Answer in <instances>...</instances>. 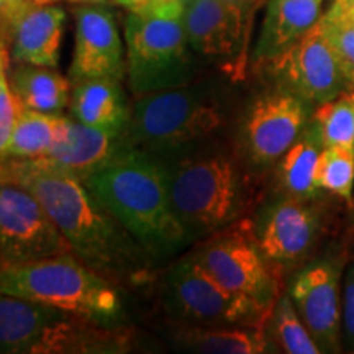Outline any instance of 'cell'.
Instances as JSON below:
<instances>
[{"mask_svg": "<svg viewBox=\"0 0 354 354\" xmlns=\"http://www.w3.org/2000/svg\"><path fill=\"white\" fill-rule=\"evenodd\" d=\"M190 254L223 287L276 307L282 294V269L261 251L253 218L245 216L209 234Z\"/></svg>", "mask_w": 354, "mask_h": 354, "instance_id": "obj_9", "label": "cell"}, {"mask_svg": "<svg viewBox=\"0 0 354 354\" xmlns=\"http://www.w3.org/2000/svg\"><path fill=\"white\" fill-rule=\"evenodd\" d=\"M8 76V55L6 50V44L0 41V82L3 81V77Z\"/></svg>", "mask_w": 354, "mask_h": 354, "instance_id": "obj_34", "label": "cell"}, {"mask_svg": "<svg viewBox=\"0 0 354 354\" xmlns=\"http://www.w3.org/2000/svg\"><path fill=\"white\" fill-rule=\"evenodd\" d=\"M344 268L343 254L308 261L287 292L322 353L342 351Z\"/></svg>", "mask_w": 354, "mask_h": 354, "instance_id": "obj_12", "label": "cell"}, {"mask_svg": "<svg viewBox=\"0 0 354 354\" xmlns=\"http://www.w3.org/2000/svg\"><path fill=\"white\" fill-rule=\"evenodd\" d=\"M162 161L172 207L192 243L245 218L253 205L254 184L233 151L205 145Z\"/></svg>", "mask_w": 354, "mask_h": 354, "instance_id": "obj_3", "label": "cell"}, {"mask_svg": "<svg viewBox=\"0 0 354 354\" xmlns=\"http://www.w3.org/2000/svg\"><path fill=\"white\" fill-rule=\"evenodd\" d=\"M225 2L232 3V6L240 8V10L245 13L248 19L251 20L253 19L254 12L258 10L261 6H263L266 0H225Z\"/></svg>", "mask_w": 354, "mask_h": 354, "instance_id": "obj_32", "label": "cell"}, {"mask_svg": "<svg viewBox=\"0 0 354 354\" xmlns=\"http://www.w3.org/2000/svg\"><path fill=\"white\" fill-rule=\"evenodd\" d=\"M64 24L66 13L55 3L30 6L13 25L8 39L12 59L17 64L57 68Z\"/></svg>", "mask_w": 354, "mask_h": 354, "instance_id": "obj_18", "label": "cell"}, {"mask_svg": "<svg viewBox=\"0 0 354 354\" xmlns=\"http://www.w3.org/2000/svg\"><path fill=\"white\" fill-rule=\"evenodd\" d=\"M343 338L354 351V261L344 268L343 276Z\"/></svg>", "mask_w": 354, "mask_h": 354, "instance_id": "obj_30", "label": "cell"}, {"mask_svg": "<svg viewBox=\"0 0 354 354\" xmlns=\"http://www.w3.org/2000/svg\"><path fill=\"white\" fill-rule=\"evenodd\" d=\"M76 15V46L71 64L73 82L112 77L122 81L127 73L125 53L117 20L110 7L79 3Z\"/></svg>", "mask_w": 354, "mask_h": 354, "instance_id": "obj_15", "label": "cell"}, {"mask_svg": "<svg viewBox=\"0 0 354 354\" xmlns=\"http://www.w3.org/2000/svg\"><path fill=\"white\" fill-rule=\"evenodd\" d=\"M183 2L185 3V6H187V2H189V0H183Z\"/></svg>", "mask_w": 354, "mask_h": 354, "instance_id": "obj_38", "label": "cell"}, {"mask_svg": "<svg viewBox=\"0 0 354 354\" xmlns=\"http://www.w3.org/2000/svg\"><path fill=\"white\" fill-rule=\"evenodd\" d=\"M184 10L183 0H153L128 15L127 74L136 99L190 81L192 68Z\"/></svg>", "mask_w": 354, "mask_h": 354, "instance_id": "obj_6", "label": "cell"}, {"mask_svg": "<svg viewBox=\"0 0 354 354\" xmlns=\"http://www.w3.org/2000/svg\"><path fill=\"white\" fill-rule=\"evenodd\" d=\"M313 105L286 88L264 92L251 102L241 125V143L256 167L276 166L312 120Z\"/></svg>", "mask_w": 354, "mask_h": 354, "instance_id": "obj_13", "label": "cell"}, {"mask_svg": "<svg viewBox=\"0 0 354 354\" xmlns=\"http://www.w3.org/2000/svg\"><path fill=\"white\" fill-rule=\"evenodd\" d=\"M112 2L120 7L128 8L130 12H136V10H141V8H145L149 2H153V0H112Z\"/></svg>", "mask_w": 354, "mask_h": 354, "instance_id": "obj_33", "label": "cell"}, {"mask_svg": "<svg viewBox=\"0 0 354 354\" xmlns=\"http://www.w3.org/2000/svg\"><path fill=\"white\" fill-rule=\"evenodd\" d=\"M86 185L151 258L174 256L192 245L172 207L167 167L154 154L127 145Z\"/></svg>", "mask_w": 354, "mask_h": 354, "instance_id": "obj_2", "label": "cell"}, {"mask_svg": "<svg viewBox=\"0 0 354 354\" xmlns=\"http://www.w3.org/2000/svg\"><path fill=\"white\" fill-rule=\"evenodd\" d=\"M125 131H109L84 125L73 117H63L51 151L32 159L38 166L50 167L77 177L86 183L109 159L125 148Z\"/></svg>", "mask_w": 354, "mask_h": 354, "instance_id": "obj_16", "label": "cell"}, {"mask_svg": "<svg viewBox=\"0 0 354 354\" xmlns=\"http://www.w3.org/2000/svg\"><path fill=\"white\" fill-rule=\"evenodd\" d=\"M271 338L282 353L287 354H320L322 349L300 318L289 294H281L274 307L271 322Z\"/></svg>", "mask_w": 354, "mask_h": 354, "instance_id": "obj_26", "label": "cell"}, {"mask_svg": "<svg viewBox=\"0 0 354 354\" xmlns=\"http://www.w3.org/2000/svg\"><path fill=\"white\" fill-rule=\"evenodd\" d=\"M264 68L269 69L277 87L299 95L310 105L333 99L351 87L346 69L323 32L320 20Z\"/></svg>", "mask_w": 354, "mask_h": 354, "instance_id": "obj_11", "label": "cell"}, {"mask_svg": "<svg viewBox=\"0 0 354 354\" xmlns=\"http://www.w3.org/2000/svg\"><path fill=\"white\" fill-rule=\"evenodd\" d=\"M227 120V107L218 95L185 84L138 97L125 138L133 148L169 159L209 145Z\"/></svg>", "mask_w": 354, "mask_h": 354, "instance_id": "obj_5", "label": "cell"}, {"mask_svg": "<svg viewBox=\"0 0 354 354\" xmlns=\"http://www.w3.org/2000/svg\"><path fill=\"white\" fill-rule=\"evenodd\" d=\"M63 115L26 109L20 104L19 118L7 146V159H35L51 151L59 133Z\"/></svg>", "mask_w": 354, "mask_h": 354, "instance_id": "obj_24", "label": "cell"}, {"mask_svg": "<svg viewBox=\"0 0 354 354\" xmlns=\"http://www.w3.org/2000/svg\"><path fill=\"white\" fill-rule=\"evenodd\" d=\"M59 0H32V3L35 6H50V3H56Z\"/></svg>", "mask_w": 354, "mask_h": 354, "instance_id": "obj_35", "label": "cell"}, {"mask_svg": "<svg viewBox=\"0 0 354 354\" xmlns=\"http://www.w3.org/2000/svg\"><path fill=\"white\" fill-rule=\"evenodd\" d=\"M317 187L351 202L354 190V149L326 146L322 149L315 172Z\"/></svg>", "mask_w": 354, "mask_h": 354, "instance_id": "obj_27", "label": "cell"}, {"mask_svg": "<svg viewBox=\"0 0 354 354\" xmlns=\"http://www.w3.org/2000/svg\"><path fill=\"white\" fill-rule=\"evenodd\" d=\"M254 232L266 259L279 269L304 263L323 233V212L317 197L281 194L254 220Z\"/></svg>", "mask_w": 354, "mask_h": 354, "instance_id": "obj_14", "label": "cell"}, {"mask_svg": "<svg viewBox=\"0 0 354 354\" xmlns=\"http://www.w3.org/2000/svg\"><path fill=\"white\" fill-rule=\"evenodd\" d=\"M74 253L32 192L0 183V264H24Z\"/></svg>", "mask_w": 354, "mask_h": 354, "instance_id": "obj_10", "label": "cell"}, {"mask_svg": "<svg viewBox=\"0 0 354 354\" xmlns=\"http://www.w3.org/2000/svg\"><path fill=\"white\" fill-rule=\"evenodd\" d=\"M322 149L323 146L317 131L313 130L312 123H308L297 141L276 162V177L281 194L305 198L318 196L320 189L317 187L315 172Z\"/></svg>", "mask_w": 354, "mask_h": 354, "instance_id": "obj_23", "label": "cell"}, {"mask_svg": "<svg viewBox=\"0 0 354 354\" xmlns=\"http://www.w3.org/2000/svg\"><path fill=\"white\" fill-rule=\"evenodd\" d=\"M20 112V102L13 94L8 76L0 82V165L7 161V146L10 143L13 128Z\"/></svg>", "mask_w": 354, "mask_h": 354, "instance_id": "obj_29", "label": "cell"}, {"mask_svg": "<svg viewBox=\"0 0 354 354\" xmlns=\"http://www.w3.org/2000/svg\"><path fill=\"white\" fill-rule=\"evenodd\" d=\"M166 310L184 325L266 326L274 308L232 292L215 281L192 254L171 266L162 282Z\"/></svg>", "mask_w": 354, "mask_h": 354, "instance_id": "obj_8", "label": "cell"}, {"mask_svg": "<svg viewBox=\"0 0 354 354\" xmlns=\"http://www.w3.org/2000/svg\"><path fill=\"white\" fill-rule=\"evenodd\" d=\"M66 2H73V3H100V2H105V0H66Z\"/></svg>", "mask_w": 354, "mask_h": 354, "instance_id": "obj_36", "label": "cell"}, {"mask_svg": "<svg viewBox=\"0 0 354 354\" xmlns=\"http://www.w3.org/2000/svg\"><path fill=\"white\" fill-rule=\"evenodd\" d=\"M8 84L26 109L51 115H63L69 109L71 81L56 68L17 64L8 74Z\"/></svg>", "mask_w": 354, "mask_h": 354, "instance_id": "obj_22", "label": "cell"}, {"mask_svg": "<svg viewBox=\"0 0 354 354\" xmlns=\"http://www.w3.org/2000/svg\"><path fill=\"white\" fill-rule=\"evenodd\" d=\"M69 112L84 125L109 131H125L131 115L120 81L112 77L74 82Z\"/></svg>", "mask_w": 354, "mask_h": 354, "instance_id": "obj_20", "label": "cell"}, {"mask_svg": "<svg viewBox=\"0 0 354 354\" xmlns=\"http://www.w3.org/2000/svg\"><path fill=\"white\" fill-rule=\"evenodd\" d=\"M353 88H354V86H353Z\"/></svg>", "mask_w": 354, "mask_h": 354, "instance_id": "obj_40", "label": "cell"}, {"mask_svg": "<svg viewBox=\"0 0 354 354\" xmlns=\"http://www.w3.org/2000/svg\"><path fill=\"white\" fill-rule=\"evenodd\" d=\"M323 0H269L256 43L254 63L264 66L318 24Z\"/></svg>", "mask_w": 354, "mask_h": 354, "instance_id": "obj_19", "label": "cell"}, {"mask_svg": "<svg viewBox=\"0 0 354 354\" xmlns=\"http://www.w3.org/2000/svg\"><path fill=\"white\" fill-rule=\"evenodd\" d=\"M310 123L323 148L354 149V88H344L333 99L315 105Z\"/></svg>", "mask_w": 354, "mask_h": 354, "instance_id": "obj_25", "label": "cell"}, {"mask_svg": "<svg viewBox=\"0 0 354 354\" xmlns=\"http://www.w3.org/2000/svg\"><path fill=\"white\" fill-rule=\"evenodd\" d=\"M250 24L240 8L225 0H189L184 10L190 50L214 59L240 55Z\"/></svg>", "mask_w": 354, "mask_h": 354, "instance_id": "obj_17", "label": "cell"}, {"mask_svg": "<svg viewBox=\"0 0 354 354\" xmlns=\"http://www.w3.org/2000/svg\"><path fill=\"white\" fill-rule=\"evenodd\" d=\"M179 346L205 354H261L269 351L266 326L185 325L176 331Z\"/></svg>", "mask_w": 354, "mask_h": 354, "instance_id": "obj_21", "label": "cell"}, {"mask_svg": "<svg viewBox=\"0 0 354 354\" xmlns=\"http://www.w3.org/2000/svg\"><path fill=\"white\" fill-rule=\"evenodd\" d=\"M6 180L32 192L88 268L112 282H138L149 256L131 234L102 207L86 183L32 159H7Z\"/></svg>", "mask_w": 354, "mask_h": 354, "instance_id": "obj_1", "label": "cell"}, {"mask_svg": "<svg viewBox=\"0 0 354 354\" xmlns=\"http://www.w3.org/2000/svg\"><path fill=\"white\" fill-rule=\"evenodd\" d=\"M6 180V167H3V162L0 165V183H3Z\"/></svg>", "mask_w": 354, "mask_h": 354, "instance_id": "obj_37", "label": "cell"}, {"mask_svg": "<svg viewBox=\"0 0 354 354\" xmlns=\"http://www.w3.org/2000/svg\"><path fill=\"white\" fill-rule=\"evenodd\" d=\"M351 3H353V8H354V0H351Z\"/></svg>", "mask_w": 354, "mask_h": 354, "instance_id": "obj_39", "label": "cell"}, {"mask_svg": "<svg viewBox=\"0 0 354 354\" xmlns=\"http://www.w3.org/2000/svg\"><path fill=\"white\" fill-rule=\"evenodd\" d=\"M30 6L32 0H0V41L10 39L13 25Z\"/></svg>", "mask_w": 354, "mask_h": 354, "instance_id": "obj_31", "label": "cell"}, {"mask_svg": "<svg viewBox=\"0 0 354 354\" xmlns=\"http://www.w3.org/2000/svg\"><path fill=\"white\" fill-rule=\"evenodd\" d=\"M320 24L331 46L346 69L354 86V8L351 0H333L328 10L322 13Z\"/></svg>", "mask_w": 354, "mask_h": 354, "instance_id": "obj_28", "label": "cell"}, {"mask_svg": "<svg viewBox=\"0 0 354 354\" xmlns=\"http://www.w3.org/2000/svg\"><path fill=\"white\" fill-rule=\"evenodd\" d=\"M127 330L107 328L0 292V354L123 353Z\"/></svg>", "mask_w": 354, "mask_h": 354, "instance_id": "obj_7", "label": "cell"}, {"mask_svg": "<svg viewBox=\"0 0 354 354\" xmlns=\"http://www.w3.org/2000/svg\"><path fill=\"white\" fill-rule=\"evenodd\" d=\"M0 292L107 328H118L125 320L122 297L113 282L74 253L24 264H0Z\"/></svg>", "mask_w": 354, "mask_h": 354, "instance_id": "obj_4", "label": "cell"}]
</instances>
